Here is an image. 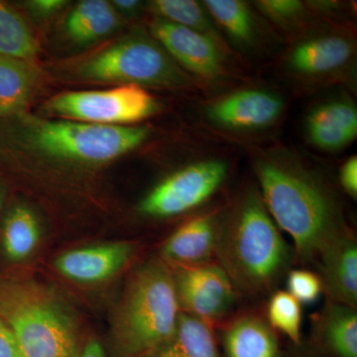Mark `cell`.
Masks as SVG:
<instances>
[{"label": "cell", "instance_id": "20", "mask_svg": "<svg viewBox=\"0 0 357 357\" xmlns=\"http://www.w3.org/2000/svg\"><path fill=\"white\" fill-rule=\"evenodd\" d=\"M141 357H222L211 326L181 312L175 332Z\"/></svg>", "mask_w": 357, "mask_h": 357}, {"label": "cell", "instance_id": "6", "mask_svg": "<svg viewBox=\"0 0 357 357\" xmlns=\"http://www.w3.org/2000/svg\"><path fill=\"white\" fill-rule=\"evenodd\" d=\"M82 79L122 86L178 88L189 77L156 40L131 36L86 59L77 68Z\"/></svg>", "mask_w": 357, "mask_h": 357}, {"label": "cell", "instance_id": "15", "mask_svg": "<svg viewBox=\"0 0 357 357\" xmlns=\"http://www.w3.org/2000/svg\"><path fill=\"white\" fill-rule=\"evenodd\" d=\"M323 292L328 301L356 309L357 244L349 230L321 251L318 257Z\"/></svg>", "mask_w": 357, "mask_h": 357}, {"label": "cell", "instance_id": "18", "mask_svg": "<svg viewBox=\"0 0 357 357\" xmlns=\"http://www.w3.org/2000/svg\"><path fill=\"white\" fill-rule=\"evenodd\" d=\"M314 352L324 357H357L356 309L328 301L314 321Z\"/></svg>", "mask_w": 357, "mask_h": 357}, {"label": "cell", "instance_id": "14", "mask_svg": "<svg viewBox=\"0 0 357 357\" xmlns=\"http://www.w3.org/2000/svg\"><path fill=\"white\" fill-rule=\"evenodd\" d=\"M135 253L133 244L109 243L73 249L59 256L55 268L65 278L79 284L102 283L119 273Z\"/></svg>", "mask_w": 357, "mask_h": 357}, {"label": "cell", "instance_id": "16", "mask_svg": "<svg viewBox=\"0 0 357 357\" xmlns=\"http://www.w3.org/2000/svg\"><path fill=\"white\" fill-rule=\"evenodd\" d=\"M222 222L217 213H202L187 220L164 243V260L175 266L210 262L217 251Z\"/></svg>", "mask_w": 357, "mask_h": 357}, {"label": "cell", "instance_id": "21", "mask_svg": "<svg viewBox=\"0 0 357 357\" xmlns=\"http://www.w3.org/2000/svg\"><path fill=\"white\" fill-rule=\"evenodd\" d=\"M35 83L30 62L0 56V121L22 114L31 100Z\"/></svg>", "mask_w": 357, "mask_h": 357}, {"label": "cell", "instance_id": "2", "mask_svg": "<svg viewBox=\"0 0 357 357\" xmlns=\"http://www.w3.org/2000/svg\"><path fill=\"white\" fill-rule=\"evenodd\" d=\"M215 256L236 289L260 295L287 271L291 255L259 191L248 189L222 220Z\"/></svg>", "mask_w": 357, "mask_h": 357}, {"label": "cell", "instance_id": "30", "mask_svg": "<svg viewBox=\"0 0 357 357\" xmlns=\"http://www.w3.org/2000/svg\"><path fill=\"white\" fill-rule=\"evenodd\" d=\"M0 357H21L15 337L6 321L0 318Z\"/></svg>", "mask_w": 357, "mask_h": 357}, {"label": "cell", "instance_id": "13", "mask_svg": "<svg viewBox=\"0 0 357 357\" xmlns=\"http://www.w3.org/2000/svg\"><path fill=\"white\" fill-rule=\"evenodd\" d=\"M305 133L312 146L321 151L344 149L356 138V105L345 96L317 103L305 119Z\"/></svg>", "mask_w": 357, "mask_h": 357}, {"label": "cell", "instance_id": "23", "mask_svg": "<svg viewBox=\"0 0 357 357\" xmlns=\"http://www.w3.org/2000/svg\"><path fill=\"white\" fill-rule=\"evenodd\" d=\"M119 24L114 7L105 0H86L74 7L67 21L68 34L75 41H95L109 34Z\"/></svg>", "mask_w": 357, "mask_h": 357}, {"label": "cell", "instance_id": "11", "mask_svg": "<svg viewBox=\"0 0 357 357\" xmlns=\"http://www.w3.org/2000/svg\"><path fill=\"white\" fill-rule=\"evenodd\" d=\"M150 30L169 56L195 76L208 82L227 76L222 42L158 17L151 21Z\"/></svg>", "mask_w": 357, "mask_h": 357}, {"label": "cell", "instance_id": "7", "mask_svg": "<svg viewBox=\"0 0 357 357\" xmlns=\"http://www.w3.org/2000/svg\"><path fill=\"white\" fill-rule=\"evenodd\" d=\"M159 109L156 98L136 86L65 93L51 98L45 107L47 112L67 121L109 126H126L143 121Z\"/></svg>", "mask_w": 357, "mask_h": 357}, {"label": "cell", "instance_id": "12", "mask_svg": "<svg viewBox=\"0 0 357 357\" xmlns=\"http://www.w3.org/2000/svg\"><path fill=\"white\" fill-rule=\"evenodd\" d=\"M283 110V98L273 91L243 89L213 100L204 109V114L218 128L253 132L274 126Z\"/></svg>", "mask_w": 357, "mask_h": 357}, {"label": "cell", "instance_id": "19", "mask_svg": "<svg viewBox=\"0 0 357 357\" xmlns=\"http://www.w3.org/2000/svg\"><path fill=\"white\" fill-rule=\"evenodd\" d=\"M225 357H283L276 331L257 314L237 317L222 331Z\"/></svg>", "mask_w": 357, "mask_h": 357}, {"label": "cell", "instance_id": "8", "mask_svg": "<svg viewBox=\"0 0 357 357\" xmlns=\"http://www.w3.org/2000/svg\"><path fill=\"white\" fill-rule=\"evenodd\" d=\"M229 167L222 160L192 163L167 177L141 201L139 211L147 217L182 215L208 201L222 185Z\"/></svg>", "mask_w": 357, "mask_h": 357}, {"label": "cell", "instance_id": "34", "mask_svg": "<svg viewBox=\"0 0 357 357\" xmlns=\"http://www.w3.org/2000/svg\"><path fill=\"white\" fill-rule=\"evenodd\" d=\"M7 206L6 201V190L3 184L0 183V220H1L2 215H3L4 211Z\"/></svg>", "mask_w": 357, "mask_h": 357}, {"label": "cell", "instance_id": "25", "mask_svg": "<svg viewBox=\"0 0 357 357\" xmlns=\"http://www.w3.org/2000/svg\"><path fill=\"white\" fill-rule=\"evenodd\" d=\"M150 6L157 14V17L222 42L215 22L202 2L194 0H155Z\"/></svg>", "mask_w": 357, "mask_h": 357}, {"label": "cell", "instance_id": "1", "mask_svg": "<svg viewBox=\"0 0 357 357\" xmlns=\"http://www.w3.org/2000/svg\"><path fill=\"white\" fill-rule=\"evenodd\" d=\"M252 165L263 203L279 229L292 237L301 261L318 259L326 244L347 231L332 190L294 155L258 152Z\"/></svg>", "mask_w": 357, "mask_h": 357}, {"label": "cell", "instance_id": "29", "mask_svg": "<svg viewBox=\"0 0 357 357\" xmlns=\"http://www.w3.org/2000/svg\"><path fill=\"white\" fill-rule=\"evenodd\" d=\"M340 185L345 192L356 199L357 197V157L352 156L344 162L340 168Z\"/></svg>", "mask_w": 357, "mask_h": 357}, {"label": "cell", "instance_id": "27", "mask_svg": "<svg viewBox=\"0 0 357 357\" xmlns=\"http://www.w3.org/2000/svg\"><path fill=\"white\" fill-rule=\"evenodd\" d=\"M255 3L268 20L284 29L297 28L312 13L306 2L298 0H259Z\"/></svg>", "mask_w": 357, "mask_h": 357}, {"label": "cell", "instance_id": "35", "mask_svg": "<svg viewBox=\"0 0 357 357\" xmlns=\"http://www.w3.org/2000/svg\"><path fill=\"white\" fill-rule=\"evenodd\" d=\"M291 357H324V356H319V354H316V352L309 351V352H299V354H294V356H292Z\"/></svg>", "mask_w": 357, "mask_h": 357}, {"label": "cell", "instance_id": "31", "mask_svg": "<svg viewBox=\"0 0 357 357\" xmlns=\"http://www.w3.org/2000/svg\"><path fill=\"white\" fill-rule=\"evenodd\" d=\"M66 4L63 0H35L30 2L29 6L33 7L37 13L41 14H51L60 10Z\"/></svg>", "mask_w": 357, "mask_h": 357}, {"label": "cell", "instance_id": "24", "mask_svg": "<svg viewBox=\"0 0 357 357\" xmlns=\"http://www.w3.org/2000/svg\"><path fill=\"white\" fill-rule=\"evenodd\" d=\"M38 43L24 18L13 6L0 1V56L30 61Z\"/></svg>", "mask_w": 357, "mask_h": 357}, {"label": "cell", "instance_id": "5", "mask_svg": "<svg viewBox=\"0 0 357 357\" xmlns=\"http://www.w3.org/2000/svg\"><path fill=\"white\" fill-rule=\"evenodd\" d=\"M180 312L169 265L159 259L141 265L131 275L115 314L116 357H141L153 351L175 332Z\"/></svg>", "mask_w": 357, "mask_h": 357}, {"label": "cell", "instance_id": "9", "mask_svg": "<svg viewBox=\"0 0 357 357\" xmlns=\"http://www.w3.org/2000/svg\"><path fill=\"white\" fill-rule=\"evenodd\" d=\"M356 44L344 31L321 29L307 33L292 44L284 59L288 74L307 84L337 79L354 68Z\"/></svg>", "mask_w": 357, "mask_h": 357}, {"label": "cell", "instance_id": "22", "mask_svg": "<svg viewBox=\"0 0 357 357\" xmlns=\"http://www.w3.org/2000/svg\"><path fill=\"white\" fill-rule=\"evenodd\" d=\"M215 24L243 48H252L258 39V23L250 6L241 0L202 2Z\"/></svg>", "mask_w": 357, "mask_h": 357}, {"label": "cell", "instance_id": "17", "mask_svg": "<svg viewBox=\"0 0 357 357\" xmlns=\"http://www.w3.org/2000/svg\"><path fill=\"white\" fill-rule=\"evenodd\" d=\"M41 236L38 218L20 202L7 204L0 220V278L27 261L36 250Z\"/></svg>", "mask_w": 357, "mask_h": 357}, {"label": "cell", "instance_id": "33", "mask_svg": "<svg viewBox=\"0 0 357 357\" xmlns=\"http://www.w3.org/2000/svg\"><path fill=\"white\" fill-rule=\"evenodd\" d=\"M114 6L123 13H135L139 8L141 3L136 0H115Z\"/></svg>", "mask_w": 357, "mask_h": 357}, {"label": "cell", "instance_id": "28", "mask_svg": "<svg viewBox=\"0 0 357 357\" xmlns=\"http://www.w3.org/2000/svg\"><path fill=\"white\" fill-rule=\"evenodd\" d=\"M288 292L300 303L314 302L323 293V285L319 275L309 270H293L288 275Z\"/></svg>", "mask_w": 357, "mask_h": 357}, {"label": "cell", "instance_id": "4", "mask_svg": "<svg viewBox=\"0 0 357 357\" xmlns=\"http://www.w3.org/2000/svg\"><path fill=\"white\" fill-rule=\"evenodd\" d=\"M0 318L21 357H77V324L55 291L22 275L0 278Z\"/></svg>", "mask_w": 357, "mask_h": 357}, {"label": "cell", "instance_id": "26", "mask_svg": "<svg viewBox=\"0 0 357 357\" xmlns=\"http://www.w3.org/2000/svg\"><path fill=\"white\" fill-rule=\"evenodd\" d=\"M267 321L275 331L283 333L295 344H301L302 307L286 291H278L268 303Z\"/></svg>", "mask_w": 357, "mask_h": 357}, {"label": "cell", "instance_id": "3", "mask_svg": "<svg viewBox=\"0 0 357 357\" xmlns=\"http://www.w3.org/2000/svg\"><path fill=\"white\" fill-rule=\"evenodd\" d=\"M147 126H109L74 121H26L20 115L0 121V151L34 150L48 158L100 165L142 144Z\"/></svg>", "mask_w": 357, "mask_h": 357}, {"label": "cell", "instance_id": "10", "mask_svg": "<svg viewBox=\"0 0 357 357\" xmlns=\"http://www.w3.org/2000/svg\"><path fill=\"white\" fill-rule=\"evenodd\" d=\"M173 276L181 312L211 325L234 307L236 287L218 263L176 266Z\"/></svg>", "mask_w": 357, "mask_h": 357}, {"label": "cell", "instance_id": "32", "mask_svg": "<svg viewBox=\"0 0 357 357\" xmlns=\"http://www.w3.org/2000/svg\"><path fill=\"white\" fill-rule=\"evenodd\" d=\"M77 357H107L102 344L96 338L89 340Z\"/></svg>", "mask_w": 357, "mask_h": 357}]
</instances>
